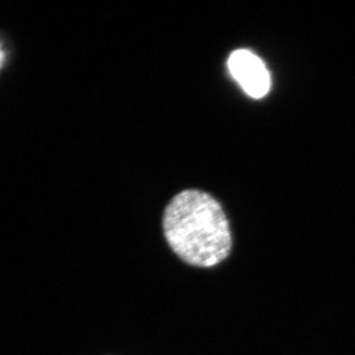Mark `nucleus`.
<instances>
[{
	"mask_svg": "<svg viewBox=\"0 0 355 355\" xmlns=\"http://www.w3.org/2000/svg\"><path fill=\"white\" fill-rule=\"evenodd\" d=\"M164 230L175 254L190 266L211 268L232 252L228 218L206 192L187 190L174 197L164 211Z\"/></svg>",
	"mask_w": 355,
	"mask_h": 355,
	"instance_id": "obj_1",
	"label": "nucleus"
},
{
	"mask_svg": "<svg viewBox=\"0 0 355 355\" xmlns=\"http://www.w3.org/2000/svg\"><path fill=\"white\" fill-rule=\"evenodd\" d=\"M228 68L250 97L260 99L270 89V75L263 61L251 51L241 49L230 54Z\"/></svg>",
	"mask_w": 355,
	"mask_h": 355,
	"instance_id": "obj_2",
	"label": "nucleus"
},
{
	"mask_svg": "<svg viewBox=\"0 0 355 355\" xmlns=\"http://www.w3.org/2000/svg\"><path fill=\"white\" fill-rule=\"evenodd\" d=\"M3 58H5V54H3V51L1 50V47H0V67H1V64H3Z\"/></svg>",
	"mask_w": 355,
	"mask_h": 355,
	"instance_id": "obj_3",
	"label": "nucleus"
}]
</instances>
